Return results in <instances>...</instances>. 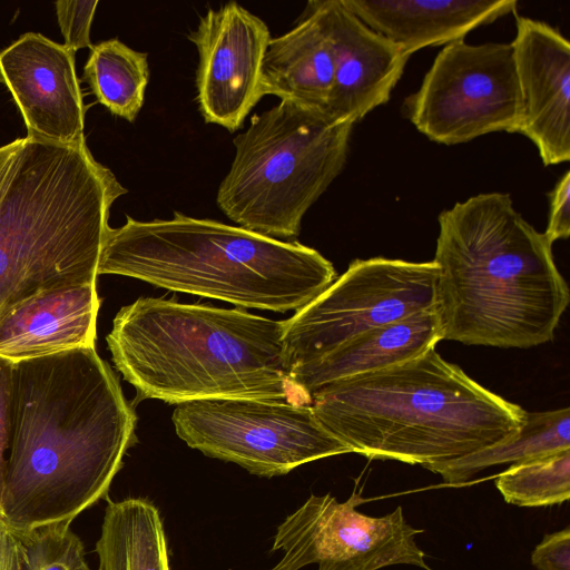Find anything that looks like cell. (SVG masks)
I'll return each instance as SVG.
<instances>
[{
  "instance_id": "8fae6325",
  "label": "cell",
  "mask_w": 570,
  "mask_h": 570,
  "mask_svg": "<svg viewBox=\"0 0 570 570\" xmlns=\"http://www.w3.org/2000/svg\"><path fill=\"white\" fill-rule=\"evenodd\" d=\"M363 502L353 492L345 502L330 493L309 498L277 528L272 550L284 552L271 570H379L411 564L430 570L415 542L423 532L404 518L402 507L382 517L361 513Z\"/></svg>"
},
{
  "instance_id": "f546056e",
  "label": "cell",
  "mask_w": 570,
  "mask_h": 570,
  "mask_svg": "<svg viewBox=\"0 0 570 570\" xmlns=\"http://www.w3.org/2000/svg\"><path fill=\"white\" fill-rule=\"evenodd\" d=\"M77 570H91V569L88 567V564H87V562H86L85 564H82V566H81L80 568H78Z\"/></svg>"
},
{
  "instance_id": "4316f807",
  "label": "cell",
  "mask_w": 570,
  "mask_h": 570,
  "mask_svg": "<svg viewBox=\"0 0 570 570\" xmlns=\"http://www.w3.org/2000/svg\"><path fill=\"white\" fill-rule=\"evenodd\" d=\"M548 240L553 244L570 236V171H566L549 194Z\"/></svg>"
},
{
  "instance_id": "2e32d148",
  "label": "cell",
  "mask_w": 570,
  "mask_h": 570,
  "mask_svg": "<svg viewBox=\"0 0 570 570\" xmlns=\"http://www.w3.org/2000/svg\"><path fill=\"white\" fill-rule=\"evenodd\" d=\"M100 301L96 283L42 291L0 313V356L33 358L95 347Z\"/></svg>"
},
{
  "instance_id": "9c48e42d",
  "label": "cell",
  "mask_w": 570,
  "mask_h": 570,
  "mask_svg": "<svg viewBox=\"0 0 570 570\" xmlns=\"http://www.w3.org/2000/svg\"><path fill=\"white\" fill-rule=\"evenodd\" d=\"M434 261L355 259L312 302L283 321L287 365L316 361L356 336L434 306Z\"/></svg>"
},
{
  "instance_id": "7a4b0ae2",
  "label": "cell",
  "mask_w": 570,
  "mask_h": 570,
  "mask_svg": "<svg viewBox=\"0 0 570 570\" xmlns=\"http://www.w3.org/2000/svg\"><path fill=\"white\" fill-rule=\"evenodd\" d=\"M433 261L442 340L529 348L553 341L569 287L552 244L509 194L483 193L440 213Z\"/></svg>"
},
{
  "instance_id": "603a6c76",
  "label": "cell",
  "mask_w": 570,
  "mask_h": 570,
  "mask_svg": "<svg viewBox=\"0 0 570 570\" xmlns=\"http://www.w3.org/2000/svg\"><path fill=\"white\" fill-rule=\"evenodd\" d=\"M504 501L518 507H549L570 498V449L511 464L495 479Z\"/></svg>"
},
{
  "instance_id": "44dd1931",
  "label": "cell",
  "mask_w": 570,
  "mask_h": 570,
  "mask_svg": "<svg viewBox=\"0 0 570 570\" xmlns=\"http://www.w3.org/2000/svg\"><path fill=\"white\" fill-rule=\"evenodd\" d=\"M570 449V409L527 412L520 432L468 455L426 464L449 485H460L479 472L500 464H513Z\"/></svg>"
},
{
  "instance_id": "5b68a950",
  "label": "cell",
  "mask_w": 570,
  "mask_h": 570,
  "mask_svg": "<svg viewBox=\"0 0 570 570\" xmlns=\"http://www.w3.org/2000/svg\"><path fill=\"white\" fill-rule=\"evenodd\" d=\"M127 189L86 141L0 147V313L42 291L96 283L110 207Z\"/></svg>"
},
{
  "instance_id": "6da1fadb",
  "label": "cell",
  "mask_w": 570,
  "mask_h": 570,
  "mask_svg": "<svg viewBox=\"0 0 570 570\" xmlns=\"http://www.w3.org/2000/svg\"><path fill=\"white\" fill-rule=\"evenodd\" d=\"M136 421L95 347L17 361L0 520L17 533L70 525L108 497Z\"/></svg>"
},
{
  "instance_id": "ba28073f",
  "label": "cell",
  "mask_w": 570,
  "mask_h": 570,
  "mask_svg": "<svg viewBox=\"0 0 570 570\" xmlns=\"http://www.w3.org/2000/svg\"><path fill=\"white\" fill-rule=\"evenodd\" d=\"M177 435L205 455L259 476L283 475L320 459L351 453L311 405L278 400L208 399L176 405Z\"/></svg>"
},
{
  "instance_id": "d6986e66",
  "label": "cell",
  "mask_w": 570,
  "mask_h": 570,
  "mask_svg": "<svg viewBox=\"0 0 570 570\" xmlns=\"http://www.w3.org/2000/svg\"><path fill=\"white\" fill-rule=\"evenodd\" d=\"M334 79V52L318 10L307 2L298 23L271 38L263 59L259 94L324 110Z\"/></svg>"
},
{
  "instance_id": "e0dca14e",
  "label": "cell",
  "mask_w": 570,
  "mask_h": 570,
  "mask_svg": "<svg viewBox=\"0 0 570 570\" xmlns=\"http://www.w3.org/2000/svg\"><path fill=\"white\" fill-rule=\"evenodd\" d=\"M375 32L411 57L458 40L517 10L515 0H341Z\"/></svg>"
},
{
  "instance_id": "f1b7e54d",
  "label": "cell",
  "mask_w": 570,
  "mask_h": 570,
  "mask_svg": "<svg viewBox=\"0 0 570 570\" xmlns=\"http://www.w3.org/2000/svg\"><path fill=\"white\" fill-rule=\"evenodd\" d=\"M0 570H27L24 551L20 540L1 520Z\"/></svg>"
},
{
  "instance_id": "5bb4252c",
  "label": "cell",
  "mask_w": 570,
  "mask_h": 570,
  "mask_svg": "<svg viewBox=\"0 0 570 570\" xmlns=\"http://www.w3.org/2000/svg\"><path fill=\"white\" fill-rule=\"evenodd\" d=\"M511 42L522 117L518 134L544 166L570 160V43L550 24L517 16Z\"/></svg>"
},
{
  "instance_id": "8992f818",
  "label": "cell",
  "mask_w": 570,
  "mask_h": 570,
  "mask_svg": "<svg viewBox=\"0 0 570 570\" xmlns=\"http://www.w3.org/2000/svg\"><path fill=\"white\" fill-rule=\"evenodd\" d=\"M97 272L281 313L299 311L336 278L328 259L296 240L179 212L148 222L127 215L109 227Z\"/></svg>"
},
{
  "instance_id": "cb8c5ba5",
  "label": "cell",
  "mask_w": 570,
  "mask_h": 570,
  "mask_svg": "<svg viewBox=\"0 0 570 570\" xmlns=\"http://www.w3.org/2000/svg\"><path fill=\"white\" fill-rule=\"evenodd\" d=\"M13 533L22 544L27 570H77L86 563L83 544L69 524Z\"/></svg>"
},
{
  "instance_id": "9a60e30c",
  "label": "cell",
  "mask_w": 570,
  "mask_h": 570,
  "mask_svg": "<svg viewBox=\"0 0 570 570\" xmlns=\"http://www.w3.org/2000/svg\"><path fill=\"white\" fill-rule=\"evenodd\" d=\"M331 37L334 79L327 114L357 122L389 101L410 57L372 30L341 0H311Z\"/></svg>"
},
{
  "instance_id": "484cf974",
  "label": "cell",
  "mask_w": 570,
  "mask_h": 570,
  "mask_svg": "<svg viewBox=\"0 0 570 570\" xmlns=\"http://www.w3.org/2000/svg\"><path fill=\"white\" fill-rule=\"evenodd\" d=\"M16 385V362L0 356V503L11 444Z\"/></svg>"
},
{
  "instance_id": "3957f363",
  "label": "cell",
  "mask_w": 570,
  "mask_h": 570,
  "mask_svg": "<svg viewBox=\"0 0 570 570\" xmlns=\"http://www.w3.org/2000/svg\"><path fill=\"white\" fill-rule=\"evenodd\" d=\"M283 331V321L242 309L140 297L120 308L106 340L115 366L139 400L311 405V394L291 376Z\"/></svg>"
},
{
  "instance_id": "7402d4cb",
  "label": "cell",
  "mask_w": 570,
  "mask_h": 570,
  "mask_svg": "<svg viewBox=\"0 0 570 570\" xmlns=\"http://www.w3.org/2000/svg\"><path fill=\"white\" fill-rule=\"evenodd\" d=\"M90 50L82 79L112 115L135 121L149 82L148 53L136 51L117 38L101 41Z\"/></svg>"
},
{
  "instance_id": "277c9868",
  "label": "cell",
  "mask_w": 570,
  "mask_h": 570,
  "mask_svg": "<svg viewBox=\"0 0 570 570\" xmlns=\"http://www.w3.org/2000/svg\"><path fill=\"white\" fill-rule=\"evenodd\" d=\"M311 397L317 420L351 452L422 466L514 436L527 416L435 348L327 384Z\"/></svg>"
},
{
  "instance_id": "d4e9b609",
  "label": "cell",
  "mask_w": 570,
  "mask_h": 570,
  "mask_svg": "<svg viewBox=\"0 0 570 570\" xmlns=\"http://www.w3.org/2000/svg\"><path fill=\"white\" fill-rule=\"evenodd\" d=\"M98 1H57L56 13L65 38L63 46L76 52L81 48H92L90 27Z\"/></svg>"
},
{
  "instance_id": "52a82bcc",
  "label": "cell",
  "mask_w": 570,
  "mask_h": 570,
  "mask_svg": "<svg viewBox=\"0 0 570 570\" xmlns=\"http://www.w3.org/2000/svg\"><path fill=\"white\" fill-rule=\"evenodd\" d=\"M353 126L288 100L254 115L234 139L217 206L239 227L295 238L305 213L343 170Z\"/></svg>"
},
{
  "instance_id": "7c38bea8",
  "label": "cell",
  "mask_w": 570,
  "mask_h": 570,
  "mask_svg": "<svg viewBox=\"0 0 570 570\" xmlns=\"http://www.w3.org/2000/svg\"><path fill=\"white\" fill-rule=\"evenodd\" d=\"M272 36L265 21L235 1L209 9L188 39L198 51L196 90L207 124L243 127L262 98V67Z\"/></svg>"
},
{
  "instance_id": "30bf717a",
  "label": "cell",
  "mask_w": 570,
  "mask_h": 570,
  "mask_svg": "<svg viewBox=\"0 0 570 570\" xmlns=\"http://www.w3.org/2000/svg\"><path fill=\"white\" fill-rule=\"evenodd\" d=\"M404 109L413 126L438 144L518 132L522 109L511 42L445 45Z\"/></svg>"
},
{
  "instance_id": "83f0119b",
  "label": "cell",
  "mask_w": 570,
  "mask_h": 570,
  "mask_svg": "<svg viewBox=\"0 0 570 570\" xmlns=\"http://www.w3.org/2000/svg\"><path fill=\"white\" fill-rule=\"evenodd\" d=\"M537 570H570V528L546 534L531 553Z\"/></svg>"
},
{
  "instance_id": "ac0fdd59",
  "label": "cell",
  "mask_w": 570,
  "mask_h": 570,
  "mask_svg": "<svg viewBox=\"0 0 570 570\" xmlns=\"http://www.w3.org/2000/svg\"><path fill=\"white\" fill-rule=\"evenodd\" d=\"M442 340L434 306L365 332L330 354L294 367L293 381L307 393L417 357Z\"/></svg>"
},
{
  "instance_id": "ffe728a7",
  "label": "cell",
  "mask_w": 570,
  "mask_h": 570,
  "mask_svg": "<svg viewBox=\"0 0 570 570\" xmlns=\"http://www.w3.org/2000/svg\"><path fill=\"white\" fill-rule=\"evenodd\" d=\"M96 552L98 570H170L159 511L142 498L108 500Z\"/></svg>"
},
{
  "instance_id": "4fadbf2b",
  "label": "cell",
  "mask_w": 570,
  "mask_h": 570,
  "mask_svg": "<svg viewBox=\"0 0 570 570\" xmlns=\"http://www.w3.org/2000/svg\"><path fill=\"white\" fill-rule=\"evenodd\" d=\"M0 83L20 110L28 137L66 145L85 140L73 51L40 33H23L0 51Z\"/></svg>"
}]
</instances>
